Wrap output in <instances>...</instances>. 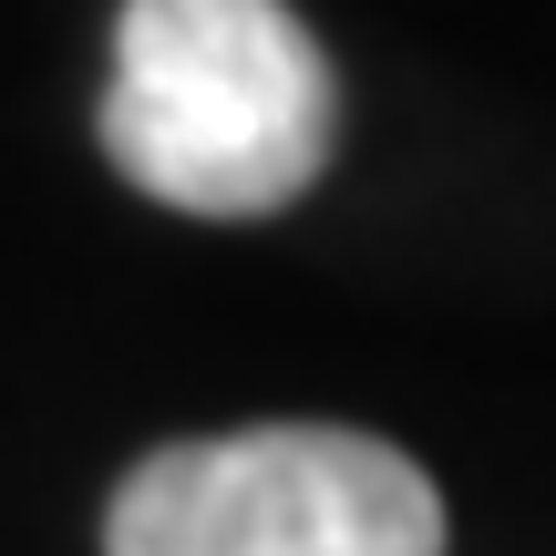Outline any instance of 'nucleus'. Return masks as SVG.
I'll list each match as a JSON object with an SVG mask.
<instances>
[{"mask_svg": "<svg viewBox=\"0 0 556 556\" xmlns=\"http://www.w3.org/2000/svg\"><path fill=\"white\" fill-rule=\"evenodd\" d=\"M340 144L330 52L289 0H124L103 155L176 217H278Z\"/></svg>", "mask_w": 556, "mask_h": 556, "instance_id": "f257e3e1", "label": "nucleus"}, {"mask_svg": "<svg viewBox=\"0 0 556 556\" xmlns=\"http://www.w3.org/2000/svg\"><path fill=\"white\" fill-rule=\"evenodd\" d=\"M103 556H443V495L351 422L165 443L103 505Z\"/></svg>", "mask_w": 556, "mask_h": 556, "instance_id": "f03ea898", "label": "nucleus"}]
</instances>
